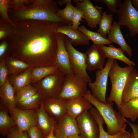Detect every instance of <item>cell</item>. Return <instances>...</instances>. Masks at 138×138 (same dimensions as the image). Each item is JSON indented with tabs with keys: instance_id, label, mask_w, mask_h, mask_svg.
Masks as SVG:
<instances>
[{
	"instance_id": "ba28073f",
	"label": "cell",
	"mask_w": 138,
	"mask_h": 138,
	"mask_svg": "<svg viewBox=\"0 0 138 138\" xmlns=\"http://www.w3.org/2000/svg\"><path fill=\"white\" fill-rule=\"evenodd\" d=\"M114 60L108 59L103 68L98 70L95 73V79L88 83L92 95L97 100L106 103V95L109 73Z\"/></svg>"
},
{
	"instance_id": "30bf717a",
	"label": "cell",
	"mask_w": 138,
	"mask_h": 138,
	"mask_svg": "<svg viewBox=\"0 0 138 138\" xmlns=\"http://www.w3.org/2000/svg\"><path fill=\"white\" fill-rule=\"evenodd\" d=\"M73 1L76 4V7L83 12V18L88 26L92 29L96 28L101 18L102 7L94 6L89 0H74Z\"/></svg>"
},
{
	"instance_id": "d6986e66",
	"label": "cell",
	"mask_w": 138,
	"mask_h": 138,
	"mask_svg": "<svg viewBox=\"0 0 138 138\" xmlns=\"http://www.w3.org/2000/svg\"><path fill=\"white\" fill-rule=\"evenodd\" d=\"M57 33L64 34L68 38L72 44L77 47L89 45L90 40L82 32L73 29L71 25H59L57 28Z\"/></svg>"
},
{
	"instance_id": "8d00e7d4",
	"label": "cell",
	"mask_w": 138,
	"mask_h": 138,
	"mask_svg": "<svg viewBox=\"0 0 138 138\" xmlns=\"http://www.w3.org/2000/svg\"><path fill=\"white\" fill-rule=\"evenodd\" d=\"M95 1L105 3L111 12L116 13L118 9L117 7H119L122 3L121 0H95Z\"/></svg>"
},
{
	"instance_id": "277c9868",
	"label": "cell",
	"mask_w": 138,
	"mask_h": 138,
	"mask_svg": "<svg viewBox=\"0 0 138 138\" xmlns=\"http://www.w3.org/2000/svg\"><path fill=\"white\" fill-rule=\"evenodd\" d=\"M134 67L128 66L121 67L115 60L109 73L111 86L107 102H114L118 109L122 103L121 97L128 78L134 69Z\"/></svg>"
},
{
	"instance_id": "d590c367",
	"label": "cell",
	"mask_w": 138,
	"mask_h": 138,
	"mask_svg": "<svg viewBox=\"0 0 138 138\" xmlns=\"http://www.w3.org/2000/svg\"><path fill=\"white\" fill-rule=\"evenodd\" d=\"M14 28V26L6 23H1L0 26V39L8 38Z\"/></svg>"
},
{
	"instance_id": "db71d44e",
	"label": "cell",
	"mask_w": 138,
	"mask_h": 138,
	"mask_svg": "<svg viewBox=\"0 0 138 138\" xmlns=\"http://www.w3.org/2000/svg\"></svg>"
},
{
	"instance_id": "7dc6e473",
	"label": "cell",
	"mask_w": 138,
	"mask_h": 138,
	"mask_svg": "<svg viewBox=\"0 0 138 138\" xmlns=\"http://www.w3.org/2000/svg\"><path fill=\"white\" fill-rule=\"evenodd\" d=\"M71 0H60L57 1L58 5L60 6H62L64 4L71 2Z\"/></svg>"
},
{
	"instance_id": "f6af8a7d",
	"label": "cell",
	"mask_w": 138,
	"mask_h": 138,
	"mask_svg": "<svg viewBox=\"0 0 138 138\" xmlns=\"http://www.w3.org/2000/svg\"><path fill=\"white\" fill-rule=\"evenodd\" d=\"M131 134L129 131H125L123 132L118 138H130Z\"/></svg>"
},
{
	"instance_id": "d6a6232c",
	"label": "cell",
	"mask_w": 138,
	"mask_h": 138,
	"mask_svg": "<svg viewBox=\"0 0 138 138\" xmlns=\"http://www.w3.org/2000/svg\"><path fill=\"white\" fill-rule=\"evenodd\" d=\"M37 92V89L31 84L20 88L15 94L16 105L31 97Z\"/></svg>"
},
{
	"instance_id": "44dd1931",
	"label": "cell",
	"mask_w": 138,
	"mask_h": 138,
	"mask_svg": "<svg viewBox=\"0 0 138 138\" xmlns=\"http://www.w3.org/2000/svg\"><path fill=\"white\" fill-rule=\"evenodd\" d=\"M120 26L117 21H113L111 29L107 39L112 43L118 45L131 57L132 55V50L125 41L121 31Z\"/></svg>"
},
{
	"instance_id": "ac0fdd59",
	"label": "cell",
	"mask_w": 138,
	"mask_h": 138,
	"mask_svg": "<svg viewBox=\"0 0 138 138\" xmlns=\"http://www.w3.org/2000/svg\"><path fill=\"white\" fill-rule=\"evenodd\" d=\"M67 114L73 118H76L92 107L90 102L84 96L65 100Z\"/></svg>"
},
{
	"instance_id": "7bdbcfd3",
	"label": "cell",
	"mask_w": 138,
	"mask_h": 138,
	"mask_svg": "<svg viewBox=\"0 0 138 138\" xmlns=\"http://www.w3.org/2000/svg\"><path fill=\"white\" fill-rule=\"evenodd\" d=\"M32 0H10V7L27 6L30 5Z\"/></svg>"
},
{
	"instance_id": "4fadbf2b",
	"label": "cell",
	"mask_w": 138,
	"mask_h": 138,
	"mask_svg": "<svg viewBox=\"0 0 138 138\" xmlns=\"http://www.w3.org/2000/svg\"><path fill=\"white\" fill-rule=\"evenodd\" d=\"M55 135L59 138H64L75 134H79V131L75 119L67 114L56 120H54Z\"/></svg>"
},
{
	"instance_id": "5bb4252c",
	"label": "cell",
	"mask_w": 138,
	"mask_h": 138,
	"mask_svg": "<svg viewBox=\"0 0 138 138\" xmlns=\"http://www.w3.org/2000/svg\"><path fill=\"white\" fill-rule=\"evenodd\" d=\"M65 36L57 33V48L55 65L66 74H74L71 67L69 54L64 43Z\"/></svg>"
},
{
	"instance_id": "74e56055",
	"label": "cell",
	"mask_w": 138,
	"mask_h": 138,
	"mask_svg": "<svg viewBox=\"0 0 138 138\" xmlns=\"http://www.w3.org/2000/svg\"><path fill=\"white\" fill-rule=\"evenodd\" d=\"M83 13L76 6L74 9L72 26L75 30H77L79 27L80 21L83 18Z\"/></svg>"
},
{
	"instance_id": "f546056e",
	"label": "cell",
	"mask_w": 138,
	"mask_h": 138,
	"mask_svg": "<svg viewBox=\"0 0 138 138\" xmlns=\"http://www.w3.org/2000/svg\"><path fill=\"white\" fill-rule=\"evenodd\" d=\"M78 30L83 33L94 44L102 45H110L112 43L107 38H104L100 33L89 30L84 25L79 27Z\"/></svg>"
},
{
	"instance_id": "f907efd6",
	"label": "cell",
	"mask_w": 138,
	"mask_h": 138,
	"mask_svg": "<svg viewBox=\"0 0 138 138\" xmlns=\"http://www.w3.org/2000/svg\"><path fill=\"white\" fill-rule=\"evenodd\" d=\"M130 138H134L133 135L132 133L131 134V135Z\"/></svg>"
},
{
	"instance_id": "b9f144b4",
	"label": "cell",
	"mask_w": 138,
	"mask_h": 138,
	"mask_svg": "<svg viewBox=\"0 0 138 138\" xmlns=\"http://www.w3.org/2000/svg\"><path fill=\"white\" fill-rule=\"evenodd\" d=\"M9 42L5 41L0 44V62L4 60L8 55Z\"/></svg>"
},
{
	"instance_id": "f5cc1de1",
	"label": "cell",
	"mask_w": 138,
	"mask_h": 138,
	"mask_svg": "<svg viewBox=\"0 0 138 138\" xmlns=\"http://www.w3.org/2000/svg\"><path fill=\"white\" fill-rule=\"evenodd\" d=\"M66 138V137H65V138Z\"/></svg>"
},
{
	"instance_id": "1f68e13d",
	"label": "cell",
	"mask_w": 138,
	"mask_h": 138,
	"mask_svg": "<svg viewBox=\"0 0 138 138\" xmlns=\"http://www.w3.org/2000/svg\"><path fill=\"white\" fill-rule=\"evenodd\" d=\"M89 111L98 125L99 129V138H118L123 132H119L114 135L109 134L105 130L103 127L104 121L96 109L92 107L89 110Z\"/></svg>"
},
{
	"instance_id": "4dcf8cb0",
	"label": "cell",
	"mask_w": 138,
	"mask_h": 138,
	"mask_svg": "<svg viewBox=\"0 0 138 138\" xmlns=\"http://www.w3.org/2000/svg\"><path fill=\"white\" fill-rule=\"evenodd\" d=\"M113 15L107 14L106 12H102L101 18L99 24L97 32L100 33L104 38H107V35L108 34L112 27L113 23Z\"/></svg>"
},
{
	"instance_id": "2e32d148",
	"label": "cell",
	"mask_w": 138,
	"mask_h": 138,
	"mask_svg": "<svg viewBox=\"0 0 138 138\" xmlns=\"http://www.w3.org/2000/svg\"><path fill=\"white\" fill-rule=\"evenodd\" d=\"M0 108L8 111L10 115L17 107L15 93L8 76L4 84L0 88Z\"/></svg>"
},
{
	"instance_id": "836d02e7",
	"label": "cell",
	"mask_w": 138,
	"mask_h": 138,
	"mask_svg": "<svg viewBox=\"0 0 138 138\" xmlns=\"http://www.w3.org/2000/svg\"><path fill=\"white\" fill-rule=\"evenodd\" d=\"M75 7L73 6L71 2L66 4L65 7L62 9H59L57 15L63 19L71 24L72 25L73 17Z\"/></svg>"
},
{
	"instance_id": "6da1fadb",
	"label": "cell",
	"mask_w": 138,
	"mask_h": 138,
	"mask_svg": "<svg viewBox=\"0 0 138 138\" xmlns=\"http://www.w3.org/2000/svg\"><path fill=\"white\" fill-rule=\"evenodd\" d=\"M14 22V28L8 38V56L34 67L55 65L59 25L37 20Z\"/></svg>"
},
{
	"instance_id": "5b68a950",
	"label": "cell",
	"mask_w": 138,
	"mask_h": 138,
	"mask_svg": "<svg viewBox=\"0 0 138 138\" xmlns=\"http://www.w3.org/2000/svg\"><path fill=\"white\" fill-rule=\"evenodd\" d=\"M66 75L58 69L54 73L31 84L37 89L43 99L57 98L62 89Z\"/></svg>"
},
{
	"instance_id": "816d5d0a",
	"label": "cell",
	"mask_w": 138,
	"mask_h": 138,
	"mask_svg": "<svg viewBox=\"0 0 138 138\" xmlns=\"http://www.w3.org/2000/svg\"><path fill=\"white\" fill-rule=\"evenodd\" d=\"M0 138H4L3 137H0Z\"/></svg>"
},
{
	"instance_id": "e0dca14e",
	"label": "cell",
	"mask_w": 138,
	"mask_h": 138,
	"mask_svg": "<svg viewBox=\"0 0 138 138\" xmlns=\"http://www.w3.org/2000/svg\"><path fill=\"white\" fill-rule=\"evenodd\" d=\"M43 105L46 112L55 121L67 114L65 100L57 98L44 99L43 101Z\"/></svg>"
},
{
	"instance_id": "8fae6325",
	"label": "cell",
	"mask_w": 138,
	"mask_h": 138,
	"mask_svg": "<svg viewBox=\"0 0 138 138\" xmlns=\"http://www.w3.org/2000/svg\"><path fill=\"white\" fill-rule=\"evenodd\" d=\"M79 132L83 138H99L98 125L89 111H85L76 119Z\"/></svg>"
},
{
	"instance_id": "d4e9b609",
	"label": "cell",
	"mask_w": 138,
	"mask_h": 138,
	"mask_svg": "<svg viewBox=\"0 0 138 138\" xmlns=\"http://www.w3.org/2000/svg\"><path fill=\"white\" fill-rule=\"evenodd\" d=\"M118 109L124 118L134 121L138 118V98L133 99L125 103H122Z\"/></svg>"
},
{
	"instance_id": "7a4b0ae2",
	"label": "cell",
	"mask_w": 138,
	"mask_h": 138,
	"mask_svg": "<svg viewBox=\"0 0 138 138\" xmlns=\"http://www.w3.org/2000/svg\"><path fill=\"white\" fill-rule=\"evenodd\" d=\"M58 5L57 1L54 0H32L28 5L10 7L8 15L13 22L32 20L48 21L59 25H72L57 15Z\"/></svg>"
},
{
	"instance_id": "60d3db41",
	"label": "cell",
	"mask_w": 138,
	"mask_h": 138,
	"mask_svg": "<svg viewBox=\"0 0 138 138\" xmlns=\"http://www.w3.org/2000/svg\"><path fill=\"white\" fill-rule=\"evenodd\" d=\"M27 132L30 138H44L45 137L42 132L36 126L31 127Z\"/></svg>"
},
{
	"instance_id": "f1b7e54d",
	"label": "cell",
	"mask_w": 138,
	"mask_h": 138,
	"mask_svg": "<svg viewBox=\"0 0 138 138\" xmlns=\"http://www.w3.org/2000/svg\"><path fill=\"white\" fill-rule=\"evenodd\" d=\"M43 99L38 92L17 104L18 108L23 110H37L40 107Z\"/></svg>"
},
{
	"instance_id": "3957f363",
	"label": "cell",
	"mask_w": 138,
	"mask_h": 138,
	"mask_svg": "<svg viewBox=\"0 0 138 138\" xmlns=\"http://www.w3.org/2000/svg\"><path fill=\"white\" fill-rule=\"evenodd\" d=\"M84 97L98 111L106 124L107 132L114 135L125 131L126 120L113 107V102L104 103L96 99L88 90Z\"/></svg>"
},
{
	"instance_id": "7c38bea8",
	"label": "cell",
	"mask_w": 138,
	"mask_h": 138,
	"mask_svg": "<svg viewBox=\"0 0 138 138\" xmlns=\"http://www.w3.org/2000/svg\"><path fill=\"white\" fill-rule=\"evenodd\" d=\"M10 116L21 131H27L31 127L37 126V110H23L17 107Z\"/></svg>"
},
{
	"instance_id": "9a60e30c",
	"label": "cell",
	"mask_w": 138,
	"mask_h": 138,
	"mask_svg": "<svg viewBox=\"0 0 138 138\" xmlns=\"http://www.w3.org/2000/svg\"><path fill=\"white\" fill-rule=\"evenodd\" d=\"M85 53L87 71H91L103 68L106 57L100 45L93 44Z\"/></svg>"
},
{
	"instance_id": "52a82bcc",
	"label": "cell",
	"mask_w": 138,
	"mask_h": 138,
	"mask_svg": "<svg viewBox=\"0 0 138 138\" xmlns=\"http://www.w3.org/2000/svg\"><path fill=\"white\" fill-rule=\"evenodd\" d=\"M116 13L118 18V24L128 27L131 37L136 36L138 31V10L133 6L131 0H124Z\"/></svg>"
},
{
	"instance_id": "f35d334b",
	"label": "cell",
	"mask_w": 138,
	"mask_h": 138,
	"mask_svg": "<svg viewBox=\"0 0 138 138\" xmlns=\"http://www.w3.org/2000/svg\"><path fill=\"white\" fill-rule=\"evenodd\" d=\"M6 137V138H30L27 131L20 130L16 126L9 131Z\"/></svg>"
},
{
	"instance_id": "ab89813d",
	"label": "cell",
	"mask_w": 138,
	"mask_h": 138,
	"mask_svg": "<svg viewBox=\"0 0 138 138\" xmlns=\"http://www.w3.org/2000/svg\"><path fill=\"white\" fill-rule=\"evenodd\" d=\"M9 75L8 67L5 62H0V87L5 83Z\"/></svg>"
},
{
	"instance_id": "83f0119b",
	"label": "cell",
	"mask_w": 138,
	"mask_h": 138,
	"mask_svg": "<svg viewBox=\"0 0 138 138\" xmlns=\"http://www.w3.org/2000/svg\"><path fill=\"white\" fill-rule=\"evenodd\" d=\"M55 65L34 67L31 75V84H33L50 74L55 72L58 69Z\"/></svg>"
},
{
	"instance_id": "bcb514c9",
	"label": "cell",
	"mask_w": 138,
	"mask_h": 138,
	"mask_svg": "<svg viewBox=\"0 0 138 138\" xmlns=\"http://www.w3.org/2000/svg\"><path fill=\"white\" fill-rule=\"evenodd\" d=\"M54 121L53 120V125L51 132L47 136L45 137L44 138H59L56 136L54 134Z\"/></svg>"
},
{
	"instance_id": "9c48e42d",
	"label": "cell",
	"mask_w": 138,
	"mask_h": 138,
	"mask_svg": "<svg viewBox=\"0 0 138 138\" xmlns=\"http://www.w3.org/2000/svg\"><path fill=\"white\" fill-rule=\"evenodd\" d=\"M64 43L70 55V62L73 74L85 80L88 83L92 80L87 73L85 53L76 49L71 43L69 39L65 36Z\"/></svg>"
},
{
	"instance_id": "7402d4cb",
	"label": "cell",
	"mask_w": 138,
	"mask_h": 138,
	"mask_svg": "<svg viewBox=\"0 0 138 138\" xmlns=\"http://www.w3.org/2000/svg\"><path fill=\"white\" fill-rule=\"evenodd\" d=\"M37 114L36 126L42 132L45 137L49 134L51 131L53 119L45 111L43 105V101L40 107L37 110Z\"/></svg>"
},
{
	"instance_id": "603a6c76",
	"label": "cell",
	"mask_w": 138,
	"mask_h": 138,
	"mask_svg": "<svg viewBox=\"0 0 138 138\" xmlns=\"http://www.w3.org/2000/svg\"><path fill=\"white\" fill-rule=\"evenodd\" d=\"M106 57L108 59L118 60L121 61L130 66H134L135 62L126 56L124 54V51L120 48L115 47L111 44L108 46L100 45Z\"/></svg>"
},
{
	"instance_id": "8992f818",
	"label": "cell",
	"mask_w": 138,
	"mask_h": 138,
	"mask_svg": "<svg viewBox=\"0 0 138 138\" xmlns=\"http://www.w3.org/2000/svg\"><path fill=\"white\" fill-rule=\"evenodd\" d=\"M88 83L74 74L66 75L64 85L57 98L64 100L84 97L87 92Z\"/></svg>"
},
{
	"instance_id": "484cf974",
	"label": "cell",
	"mask_w": 138,
	"mask_h": 138,
	"mask_svg": "<svg viewBox=\"0 0 138 138\" xmlns=\"http://www.w3.org/2000/svg\"><path fill=\"white\" fill-rule=\"evenodd\" d=\"M3 61L8 67L9 75H19L31 67L25 62L9 56H7Z\"/></svg>"
},
{
	"instance_id": "4316f807",
	"label": "cell",
	"mask_w": 138,
	"mask_h": 138,
	"mask_svg": "<svg viewBox=\"0 0 138 138\" xmlns=\"http://www.w3.org/2000/svg\"><path fill=\"white\" fill-rule=\"evenodd\" d=\"M8 113L6 110L0 108V134L4 137H6L9 131L16 126L14 121Z\"/></svg>"
},
{
	"instance_id": "cb8c5ba5",
	"label": "cell",
	"mask_w": 138,
	"mask_h": 138,
	"mask_svg": "<svg viewBox=\"0 0 138 138\" xmlns=\"http://www.w3.org/2000/svg\"><path fill=\"white\" fill-rule=\"evenodd\" d=\"M33 67H30L17 75H8L9 81L13 86L15 94L20 88L31 84V73Z\"/></svg>"
},
{
	"instance_id": "681fc988",
	"label": "cell",
	"mask_w": 138,
	"mask_h": 138,
	"mask_svg": "<svg viewBox=\"0 0 138 138\" xmlns=\"http://www.w3.org/2000/svg\"><path fill=\"white\" fill-rule=\"evenodd\" d=\"M67 138H83L79 134H75L70 136Z\"/></svg>"
},
{
	"instance_id": "e575fe53",
	"label": "cell",
	"mask_w": 138,
	"mask_h": 138,
	"mask_svg": "<svg viewBox=\"0 0 138 138\" xmlns=\"http://www.w3.org/2000/svg\"><path fill=\"white\" fill-rule=\"evenodd\" d=\"M10 2V0H0V22L10 23L14 26V22L10 19L8 15Z\"/></svg>"
},
{
	"instance_id": "c3c4849f",
	"label": "cell",
	"mask_w": 138,
	"mask_h": 138,
	"mask_svg": "<svg viewBox=\"0 0 138 138\" xmlns=\"http://www.w3.org/2000/svg\"><path fill=\"white\" fill-rule=\"evenodd\" d=\"M131 4L133 6L136 10H138V0H131Z\"/></svg>"
},
{
	"instance_id": "ffe728a7",
	"label": "cell",
	"mask_w": 138,
	"mask_h": 138,
	"mask_svg": "<svg viewBox=\"0 0 138 138\" xmlns=\"http://www.w3.org/2000/svg\"><path fill=\"white\" fill-rule=\"evenodd\" d=\"M138 98V71L134 69L129 75L123 91L122 103Z\"/></svg>"
},
{
	"instance_id": "ee69618b",
	"label": "cell",
	"mask_w": 138,
	"mask_h": 138,
	"mask_svg": "<svg viewBox=\"0 0 138 138\" xmlns=\"http://www.w3.org/2000/svg\"><path fill=\"white\" fill-rule=\"evenodd\" d=\"M126 122L131 128L134 138H138V125L132 123L126 120Z\"/></svg>"
}]
</instances>
